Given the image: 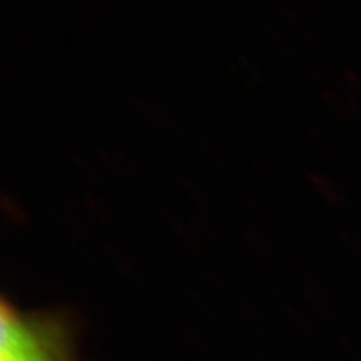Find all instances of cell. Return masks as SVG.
Segmentation results:
<instances>
[{"label": "cell", "mask_w": 361, "mask_h": 361, "mask_svg": "<svg viewBox=\"0 0 361 361\" xmlns=\"http://www.w3.org/2000/svg\"><path fill=\"white\" fill-rule=\"evenodd\" d=\"M0 327V361H78L75 323L65 311H25L2 299Z\"/></svg>", "instance_id": "cell-1"}]
</instances>
